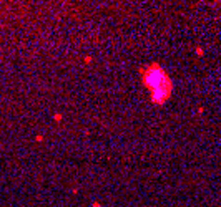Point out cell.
I'll list each match as a JSON object with an SVG mask.
<instances>
[{
  "label": "cell",
  "mask_w": 221,
  "mask_h": 207,
  "mask_svg": "<svg viewBox=\"0 0 221 207\" xmlns=\"http://www.w3.org/2000/svg\"><path fill=\"white\" fill-rule=\"evenodd\" d=\"M140 76L143 85L150 91L151 103L155 105H165L173 93V81L166 73V70L160 63H150L146 68L140 70Z\"/></svg>",
  "instance_id": "1"
},
{
  "label": "cell",
  "mask_w": 221,
  "mask_h": 207,
  "mask_svg": "<svg viewBox=\"0 0 221 207\" xmlns=\"http://www.w3.org/2000/svg\"><path fill=\"white\" fill-rule=\"evenodd\" d=\"M92 207H101V204H100V202H93V206H92Z\"/></svg>",
  "instance_id": "4"
},
{
  "label": "cell",
  "mask_w": 221,
  "mask_h": 207,
  "mask_svg": "<svg viewBox=\"0 0 221 207\" xmlns=\"http://www.w3.org/2000/svg\"><path fill=\"white\" fill-rule=\"evenodd\" d=\"M53 118H55V121H62V114L60 113H55Z\"/></svg>",
  "instance_id": "3"
},
{
  "label": "cell",
  "mask_w": 221,
  "mask_h": 207,
  "mask_svg": "<svg viewBox=\"0 0 221 207\" xmlns=\"http://www.w3.org/2000/svg\"><path fill=\"white\" fill-rule=\"evenodd\" d=\"M194 52H196V55H198V56H203V53H205V50H203L201 47H196V50H194Z\"/></svg>",
  "instance_id": "2"
}]
</instances>
